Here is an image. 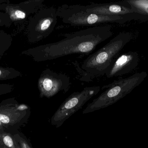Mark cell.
<instances>
[{
    "instance_id": "obj_1",
    "label": "cell",
    "mask_w": 148,
    "mask_h": 148,
    "mask_svg": "<svg viewBox=\"0 0 148 148\" xmlns=\"http://www.w3.org/2000/svg\"><path fill=\"white\" fill-rule=\"evenodd\" d=\"M112 34L110 26L91 27L66 34L61 41L31 48L21 54L31 56L37 62L55 60L73 54L88 55Z\"/></svg>"
},
{
    "instance_id": "obj_2",
    "label": "cell",
    "mask_w": 148,
    "mask_h": 148,
    "mask_svg": "<svg viewBox=\"0 0 148 148\" xmlns=\"http://www.w3.org/2000/svg\"><path fill=\"white\" fill-rule=\"evenodd\" d=\"M130 38L128 33H121L102 47L90 54L81 66L83 76L82 81H89L104 75L112 61L116 58Z\"/></svg>"
},
{
    "instance_id": "obj_3",
    "label": "cell",
    "mask_w": 148,
    "mask_h": 148,
    "mask_svg": "<svg viewBox=\"0 0 148 148\" xmlns=\"http://www.w3.org/2000/svg\"><path fill=\"white\" fill-rule=\"evenodd\" d=\"M147 76L145 72L136 73L130 77L103 86L102 89H107L87 106L83 114L92 113L114 104L140 84Z\"/></svg>"
},
{
    "instance_id": "obj_4",
    "label": "cell",
    "mask_w": 148,
    "mask_h": 148,
    "mask_svg": "<svg viewBox=\"0 0 148 148\" xmlns=\"http://www.w3.org/2000/svg\"><path fill=\"white\" fill-rule=\"evenodd\" d=\"M58 17L57 9L53 7H44L30 17L25 30L28 41L36 43L50 35L57 24Z\"/></svg>"
},
{
    "instance_id": "obj_5",
    "label": "cell",
    "mask_w": 148,
    "mask_h": 148,
    "mask_svg": "<svg viewBox=\"0 0 148 148\" xmlns=\"http://www.w3.org/2000/svg\"><path fill=\"white\" fill-rule=\"evenodd\" d=\"M58 17L66 24L74 26H97L102 23L119 22L121 16L106 15L82 11L75 5L63 4L57 9Z\"/></svg>"
},
{
    "instance_id": "obj_6",
    "label": "cell",
    "mask_w": 148,
    "mask_h": 148,
    "mask_svg": "<svg viewBox=\"0 0 148 148\" xmlns=\"http://www.w3.org/2000/svg\"><path fill=\"white\" fill-rule=\"evenodd\" d=\"M31 114L28 105L19 103L15 98L5 99L0 103V122L5 132L14 135L26 124Z\"/></svg>"
},
{
    "instance_id": "obj_7",
    "label": "cell",
    "mask_w": 148,
    "mask_h": 148,
    "mask_svg": "<svg viewBox=\"0 0 148 148\" xmlns=\"http://www.w3.org/2000/svg\"><path fill=\"white\" fill-rule=\"evenodd\" d=\"M99 86L86 87L80 92H76L69 96L60 106L51 119L50 123L59 128L90 99L100 92Z\"/></svg>"
},
{
    "instance_id": "obj_8",
    "label": "cell",
    "mask_w": 148,
    "mask_h": 148,
    "mask_svg": "<svg viewBox=\"0 0 148 148\" xmlns=\"http://www.w3.org/2000/svg\"><path fill=\"white\" fill-rule=\"evenodd\" d=\"M38 88L41 98H49L61 91L66 93L71 85L69 76L47 68L42 71L38 80Z\"/></svg>"
},
{
    "instance_id": "obj_9",
    "label": "cell",
    "mask_w": 148,
    "mask_h": 148,
    "mask_svg": "<svg viewBox=\"0 0 148 148\" xmlns=\"http://www.w3.org/2000/svg\"><path fill=\"white\" fill-rule=\"evenodd\" d=\"M44 0H30L17 4L8 3L4 10L12 23L23 24L27 23L30 17L44 7Z\"/></svg>"
},
{
    "instance_id": "obj_10",
    "label": "cell",
    "mask_w": 148,
    "mask_h": 148,
    "mask_svg": "<svg viewBox=\"0 0 148 148\" xmlns=\"http://www.w3.org/2000/svg\"><path fill=\"white\" fill-rule=\"evenodd\" d=\"M139 62L136 52H128L115 58L105 72L106 77L110 78L129 73L135 68Z\"/></svg>"
},
{
    "instance_id": "obj_11",
    "label": "cell",
    "mask_w": 148,
    "mask_h": 148,
    "mask_svg": "<svg viewBox=\"0 0 148 148\" xmlns=\"http://www.w3.org/2000/svg\"><path fill=\"white\" fill-rule=\"evenodd\" d=\"M78 9L89 13L106 15L122 16L134 12L132 9L127 8L120 3H91L90 5H75Z\"/></svg>"
},
{
    "instance_id": "obj_12",
    "label": "cell",
    "mask_w": 148,
    "mask_h": 148,
    "mask_svg": "<svg viewBox=\"0 0 148 148\" xmlns=\"http://www.w3.org/2000/svg\"><path fill=\"white\" fill-rule=\"evenodd\" d=\"M12 42L11 35L3 30L0 31V60L10 48Z\"/></svg>"
},
{
    "instance_id": "obj_13",
    "label": "cell",
    "mask_w": 148,
    "mask_h": 148,
    "mask_svg": "<svg viewBox=\"0 0 148 148\" xmlns=\"http://www.w3.org/2000/svg\"><path fill=\"white\" fill-rule=\"evenodd\" d=\"M0 148H17L13 135L8 132H0Z\"/></svg>"
},
{
    "instance_id": "obj_14",
    "label": "cell",
    "mask_w": 148,
    "mask_h": 148,
    "mask_svg": "<svg viewBox=\"0 0 148 148\" xmlns=\"http://www.w3.org/2000/svg\"><path fill=\"white\" fill-rule=\"evenodd\" d=\"M21 76V73L15 69L0 67V81L11 80Z\"/></svg>"
},
{
    "instance_id": "obj_15",
    "label": "cell",
    "mask_w": 148,
    "mask_h": 148,
    "mask_svg": "<svg viewBox=\"0 0 148 148\" xmlns=\"http://www.w3.org/2000/svg\"><path fill=\"white\" fill-rule=\"evenodd\" d=\"M135 12L148 15V0H131L127 1Z\"/></svg>"
},
{
    "instance_id": "obj_16",
    "label": "cell",
    "mask_w": 148,
    "mask_h": 148,
    "mask_svg": "<svg viewBox=\"0 0 148 148\" xmlns=\"http://www.w3.org/2000/svg\"><path fill=\"white\" fill-rule=\"evenodd\" d=\"M13 137L20 148H33L30 142L22 133L19 131L13 135Z\"/></svg>"
},
{
    "instance_id": "obj_17",
    "label": "cell",
    "mask_w": 148,
    "mask_h": 148,
    "mask_svg": "<svg viewBox=\"0 0 148 148\" xmlns=\"http://www.w3.org/2000/svg\"><path fill=\"white\" fill-rule=\"evenodd\" d=\"M12 23L9 16L6 13L0 11V27L5 26L9 28Z\"/></svg>"
},
{
    "instance_id": "obj_18",
    "label": "cell",
    "mask_w": 148,
    "mask_h": 148,
    "mask_svg": "<svg viewBox=\"0 0 148 148\" xmlns=\"http://www.w3.org/2000/svg\"><path fill=\"white\" fill-rule=\"evenodd\" d=\"M14 87L13 84L0 83V96L11 93L14 90Z\"/></svg>"
},
{
    "instance_id": "obj_19",
    "label": "cell",
    "mask_w": 148,
    "mask_h": 148,
    "mask_svg": "<svg viewBox=\"0 0 148 148\" xmlns=\"http://www.w3.org/2000/svg\"><path fill=\"white\" fill-rule=\"evenodd\" d=\"M4 131H5L4 127L0 122V132H4Z\"/></svg>"
},
{
    "instance_id": "obj_20",
    "label": "cell",
    "mask_w": 148,
    "mask_h": 148,
    "mask_svg": "<svg viewBox=\"0 0 148 148\" xmlns=\"http://www.w3.org/2000/svg\"><path fill=\"white\" fill-rule=\"evenodd\" d=\"M16 146H17V148H20V147H19V146H18V144H17V143H16Z\"/></svg>"
},
{
    "instance_id": "obj_21",
    "label": "cell",
    "mask_w": 148,
    "mask_h": 148,
    "mask_svg": "<svg viewBox=\"0 0 148 148\" xmlns=\"http://www.w3.org/2000/svg\"><path fill=\"white\" fill-rule=\"evenodd\" d=\"M1 30H0V31H1Z\"/></svg>"
}]
</instances>
